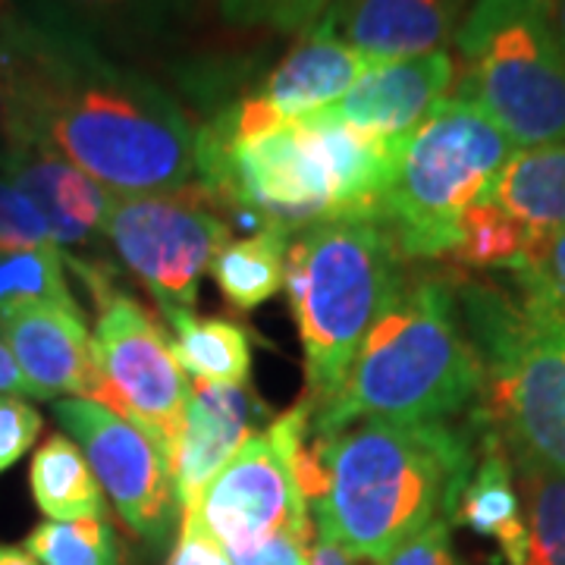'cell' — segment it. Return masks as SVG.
<instances>
[{"label":"cell","instance_id":"cell-1","mask_svg":"<svg viewBox=\"0 0 565 565\" xmlns=\"http://www.w3.org/2000/svg\"><path fill=\"white\" fill-rule=\"evenodd\" d=\"M25 141L76 163L114 195L180 192L195 182L199 126L136 63L39 29L3 0Z\"/></svg>","mask_w":565,"mask_h":565},{"label":"cell","instance_id":"cell-2","mask_svg":"<svg viewBox=\"0 0 565 565\" xmlns=\"http://www.w3.org/2000/svg\"><path fill=\"white\" fill-rule=\"evenodd\" d=\"M478 449L452 422H359L330 437V490L311 522L349 559L381 565L434 519L452 522Z\"/></svg>","mask_w":565,"mask_h":565},{"label":"cell","instance_id":"cell-3","mask_svg":"<svg viewBox=\"0 0 565 565\" xmlns=\"http://www.w3.org/2000/svg\"><path fill=\"white\" fill-rule=\"evenodd\" d=\"M484 367L465 333L452 280L408 274L355 352L337 396L311 412L315 430L340 434L359 422H456L481 405Z\"/></svg>","mask_w":565,"mask_h":565},{"label":"cell","instance_id":"cell-4","mask_svg":"<svg viewBox=\"0 0 565 565\" xmlns=\"http://www.w3.org/2000/svg\"><path fill=\"white\" fill-rule=\"evenodd\" d=\"M452 289L484 367L481 418L509 456L565 475V299L527 267L456 274Z\"/></svg>","mask_w":565,"mask_h":565},{"label":"cell","instance_id":"cell-5","mask_svg":"<svg viewBox=\"0 0 565 565\" xmlns=\"http://www.w3.org/2000/svg\"><path fill=\"white\" fill-rule=\"evenodd\" d=\"M403 274V255L384 223L327 221L292 233L282 286L302 340L311 408L337 396Z\"/></svg>","mask_w":565,"mask_h":565},{"label":"cell","instance_id":"cell-6","mask_svg":"<svg viewBox=\"0 0 565 565\" xmlns=\"http://www.w3.org/2000/svg\"><path fill=\"white\" fill-rule=\"evenodd\" d=\"M452 51L449 98L478 107L515 148L565 141V51L546 0H471Z\"/></svg>","mask_w":565,"mask_h":565},{"label":"cell","instance_id":"cell-7","mask_svg":"<svg viewBox=\"0 0 565 565\" xmlns=\"http://www.w3.org/2000/svg\"><path fill=\"white\" fill-rule=\"evenodd\" d=\"M512 154L503 129L459 98H444L403 136L377 211L403 262H446L459 245L465 211Z\"/></svg>","mask_w":565,"mask_h":565},{"label":"cell","instance_id":"cell-8","mask_svg":"<svg viewBox=\"0 0 565 565\" xmlns=\"http://www.w3.org/2000/svg\"><path fill=\"white\" fill-rule=\"evenodd\" d=\"M95 302V362L102 371L107 412L139 427L173 459L180 444L189 381L173 359L158 318L114 282V264H73Z\"/></svg>","mask_w":565,"mask_h":565},{"label":"cell","instance_id":"cell-9","mask_svg":"<svg viewBox=\"0 0 565 565\" xmlns=\"http://www.w3.org/2000/svg\"><path fill=\"white\" fill-rule=\"evenodd\" d=\"M230 236V221L195 182L180 192L114 195L104 217L107 248L167 323L195 311L202 277Z\"/></svg>","mask_w":565,"mask_h":565},{"label":"cell","instance_id":"cell-10","mask_svg":"<svg viewBox=\"0 0 565 565\" xmlns=\"http://www.w3.org/2000/svg\"><path fill=\"white\" fill-rule=\"evenodd\" d=\"M54 418L88 459L122 525L148 544H163L180 522V505L161 449L139 427L88 399L63 396L54 403Z\"/></svg>","mask_w":565,"mask_h":565},{"label":"cell","instance_id":"cell-11","mask_svg":"<svg viewBox=\"0 0 565 565\" xmlns=\"http://www.w3.org/2000/svg\"><path fill=\"white\" fill-rule=\"evenodd\" d=\"M371 66L377 63L315 25L280 63L264 73L252 92L199 126V141L233 145L280 122L315 117L340 102Z\"/></svg>","mask_w":565,"mask_h":565},{"label":"cell","instance_id":"cell-12","mask_svg":"<svg viewBox=\"0 0 565 565\" xmlns=\"http://www.w3.org/2000/svg\"><path fill=\"white\" fill-rule=\"evenodd\" d=\"M182 515L195 519L223 553L262 544L282 531L315 534L299 487L264 434L252 437Z\"/></svg>","mask_w":565,"mask_h":565},{"label":"cell","instance_id":"cell-13","mask_svg":"<svg viewBox=\"0 0 565 565\" xmlns=\"http://www.w3.org/2000/svg\"><path fill=\"white\" fill-rule=\"evenodd\" d=\"M0 177L13 182L39 211L51 243L63 252V262H107L104 252L110 248L104 239V217L114 192L102 182L39 141L20 145L0 167Z\"/></svg>","mask_w":565,"mask_h":565},{"label":"cell","instance_id":"cell-14","mask_svg":"<svg viewBox=\"0 0 565 565\" xmlns=\"http://www.w3.org/2000/svg\"><path fill=\"white\" fill-rule=\"evenodd\" d=\"M22 20L98 47L117 61L154 54L180 39L199 0H7Z\"/></svg>","mask_w":565,"mask_h":565},{"label":"cell","instance_id":"cell-15","mask_svg":"<svg viewBox=\"0 0 565 565\" xmlns=\"http://www.w3.org/2000/svg\"><path fill=\"white\" fill-rule=\"evenodd\" d=\"M0 337L10 345L35 399L102 403L104 381L82 308L25 305L0 315Z\"/></svg>","mask_w":565,"mask_h":565},{"label":"cell","instance_id":"cell-16","mask_svg":"<svg viewBox=\"0 0 565 565\" xmlns=\"http://www.w3.org/2000/svg\"><path fill=\"white\" fill-rule=\"evenodd\" d=\"M267 422V403L255 396L252 384H189L185 422H182L180 444L170 459L173 493L180 515L195 505L202 490L226 465L236 459L255 430Z\"/></svg>","mask_w":565,"mask_h":565},{"label":"cell","instance_id":"cell-17","mask_svg":"<svg viewBox=\"0 0 565 565\" xmlns=\"http://www.w3.org/2000/svg\"><path fill=\"white\" fill-rule=\"evenodd\" d=\"M471 0H330L318 29L367 61H405L449 51Z\"/></svg>","mask_w":565,"mask_h":565},{"label":"cell","instance_id":"cell-18","mask_svg":"<svg viewBox=\"0 0 565 565\" xmlns=\"http://www.w3.org/2000/svg\"><path fill=\"white\" fill-rule=\"evenodd\" d=\"M452 82H456L452 51L386 61L371 66L340 102L321 114L371 136L403 139L430 117L437 104L449 98Z\"/></svg>","mask_w":565,"mask_h":565},{"label":"cell","instance_id":"cell-19","mask_svg":"<svg viewBox=\"0 0 565 565\" xmlns=\"http://www.w3.org/2000/svg\"><path fill=\"white\" fill-rule=\"evenodd\" d=\"M481 430L484 434L475 456V468L459 497L452 525H465L471 534L493 541L503 565H525L527 522L515 465L500 434L484 418H481Z\"/></svg>","mask_w":565,"mask_h":565},{"label":"cell","instance_id":"cell-20","mask_svg":"<svg viewBox=\"0 0 565 565\" xmlns=\"http://www.w3.org/2000/svg\"><path fill=\"white\" fill-rule=\"evenodd\" d=\"M481 199L509 214L534 245L565 230V141L515 148Z\"/></svg>","mask_w":565,"mask_h":565},{"label":"cell","instance_id":"cell-21","mask_svg":"<svg viewBox=\"0 0 565 565\" xmlns=\"http://www.w3.org/2000/svg\"><path fill=\"white\" fill-rule=\"evenodd\" d=\"M29 490L47 522L107 515V497L82 449L66 434H51L29 465Z\"/></svg>","mask_w":565,"mask_h":565},{"label":"cell","instance_id":"cell-22","mask_svg":"<svg viewBox=\"0 0 565 565\" xmlns=\"http://www.w3.org/2000/svg\"><path fill=\"white\" fill-rule=\"evenodd\" d=\"M173 359L199 384L236 386L252 377V337L230 318L182 315L170 321Z\"/></svg>","mask_w":565,"mask_h":565},{"label":"cell","instance_id":"cell-23","mask_svg":"<svg viewBox=\"0 0 565 565\" xmlns=\"http://www.w3.org/2000/svg\"><path fill=\"white\" fill-rule=\"evenodd\" d=\"M292 233L282 226H267L245 239H230L211 264V277L221 296L236 311H255L270 302L286 280V248Z\"/></svg>","mask_w":565,"mask_h":565},{"label":"cell","instance_id":"cell-24","mask_svg":"<svg viewBox=\"0 0 565 565\" xmlns=\"http://www.w3.org/2000/svg\"><path fill=\"white\" fill-rule=\"evenodd\" d=\"M531 236L497 204L478 199L465 211L459 226V245L446 262L456 264V274H509L525 267L531 255Z\"/></svg>","mask_w":565,"mask_h":565},{"label":"cell","instance_id":"cell-25","mask_svg":"<svg viewBox=\"0 0 565 565\" xmlns=\"http://www.w3.org/2000/svg\"><path fill=\"white\" fill-rule=\"evenodd\" d=\"M57 245H0V315L25 305L79 308Z\"/></svg>","mask_w":565,"mask_h":565},{"label":"cell","instance_id":"cell-26","mask_svg":"<svg viewBox=\"0 0 565 565\" xmlns=\"http://www.w3.org/2000/svg\"><path fill=\"white\" fill-rule=\"evenodd\" d=\"M527 522L525 565H565V475L512 456Z\"/></svg>","mask_w":565,"mask_h":565},{"label":"cell","instance_id":"cell-27","mask_svg":"<svg viewBox=\"0 0 565 565\" xmlns=\"http://www.w3.org/2000/svg\"><path fill=\"white\" fill-rule=\"evenodd\" d=\"M22 550H29L41 565H120V546L107 515L82 522H41L32 527Z\"/></svg>","mask_w":565,"mask_h":565},{"label":"cell","instance_id":"cell-28","mask_svg":"<svg viewBox=\"0 0 565 565\" xmlns=\"http://www.w3.org/2000/svg\"><path fill=\"white\" fill-rule=\"evenodd\" d=\"M330 0H221V17L236 29H270L308 35L323 20Z\"/></svg>","mask_w":565,"mask_h":565},{"label":"cell","instance_id":"cell-29","mask_svg":"<svg viewBox=\"0 0 565 565\" xmlns=\"http://www.w3.org/2000/svg\"><path fill=\"white\" fill-rule=\"evenodd\" d=\"M41 412L22 396L0 393V475L10 471L41 437Z\"/></svg>","mask_w":565,"mask_h":565},{"label":"cell","instance_id":"cell-30","mask_svg":"<svg viewBox=\"0 0 565 565\" xmlns=\"http://www.w3.org/2000/svg\"><path fill=\"white\" fill-rule=\"evenodd\" d=\"M0 245H54L39 211L3 177H0Z\"/></svg>","mask_w":565,"mask_h":565},{"label":"cell","instance_id":"cell-31","mask_svg":"<svg viewBox=\"0 0 565 565\" xmlns=\"http://www.w3.org/2000/svg\"><path fill=\"white\" fill-rule=\"evenodd\" d=\"M381 565H462L452 544V522L434 519L415 537L396 546Z\"/></svg>","mask_w":565,"mask_h":565},{"label":"cell","instance_id":"cell-32","mask_svg":"<svg viewBox=\"0 0 565 565\" xmlns=\"http://www.w3.org/2000/svg\"><path fill=\"white\" fill-rule=\"evenodd\" d=\"M20 145H25V139H22L20 104H17V66L3 29V0H0V167Z\"/></svg>","mask_w":565,"mask_h":565},{"label":"cell","instance_id":"cell-33","mask_svg":"<svg viewBox=\"0 0 565 565\" xmlns=\"http://www.w3.org/2000/svg\"><path fill=\"white\" fill-rule=\"evenodd\" d=\"M311 544H315V534L282 531L262 544L233 550L226 556L233 565H311Z\"/></svg>","mask_w":565,"mask_h":565},{"label":"cell","instance_id":"cell-34","mask_svg":"<svg viewBox=\"0 0 565 565\" xmlns=\"http://www.w3.org/2000/svg\"><path fill=\"white\" fill-rule=\"evenodd\" d=\"M167 565H233L230 556L223 553V546L207 537L202 525L189 515H180V537L177 546L170 553V563Z\"/></svg>","mask_w":565,"mask_h":565},{"label":"cell","instance_id":"cell-35","mask_svg":"<svg viewBox=\"0 0 565 565\" xmlns=\"http://www.w3.org/2000/svg\"><path fill=\"white\" fill-rule=\"evenodd\" d=\"M525 267L534 270L559 299H565V230H559V233H553V236H546V239L534 245L531 255H527Z\"/></svg>","mask_w":565,"mask_h":565},{"label":"cell","instance_id":"cell-36","mask_svg":"<svg viewBox=\"0 0 565 565\" xmlns=\"http://www.w3.org/2000/svg\"><path fill=\"white\" fill-rule=\"evenodd\" d=\"M0 393H7V396H22V399H35V390L29 386L25 374L20 371L13 352H10V345L3 343V337H0Z\"/></svg>","mask_w":565,"mask_h":565},{"label":"cell","instance_id":"cell-37","mask_svg":"<svg viewBox=\"0 0 565 565\" xmlns=\"http://www.w3.org/2000/svg\"><path fill=\"white\" fill-rule=\"evenodd\" d=\"M311 565H352V559H349L343 550L333 544L327 534H318V531H315V544H311Z\"/></svg>","mask_w":565,"mask_h":565},{"label":"cell","instance_id":"cell-38","mask_svg":"<svg viewBox=\"0 0 565 565\" xmlns=\"http://www.w3.org/2000/svg\"><path fill=\"white\" fill-rule=\"evenodd\" d=\"M0 565H41L29 550H22V546H7L0 544Z\"/></svg>","mask_w":565,"mask_h":565},{"label":"cell","instance_id":"cell-39","mask_svg":"<svg viewBox=\"0 0 565 565\" xmlns=\"http://www.w3.org/2000/svg\"><path fill=\"white\" fill-rule=\"evenodd\" d=\"M550 3V20H553V29L559 35V44L565 51V0H546Z\"/></svg>","mask_w":565,"mask_h":565}]
</instances>
